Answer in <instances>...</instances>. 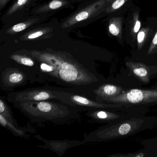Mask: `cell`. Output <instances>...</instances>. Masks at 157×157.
I'll list each match as a JSON object with an SVG mask.
<instances>
[{"instance_id": "1", "label": "cell", "mask_w": 157, "mask_h": 157, "mask_svg": "<svg viewBox=\"0 0 157 157\" xmlns=\"http://www.w3.org/2000/svg\"><path fill=\"white\" fill-rule=\"evenodd\" d=\"M157 124V117L134 113L122 120L108 124L92 133L87 141H103L127 137Z\"/></svg>"}, {"instance_id": "2", "label": "cell", "mask_w": 157, "mask_h": 157, "mask_svg": "<svg viewBox=\"0 0 157 157\" xmlns=\"http://www.w3.org/2000/svg\"><path fill=\"white\" fill-rule=\"evenodd\" d=\"M43 72L55 77L63 83L72 85H88L98 81L96 77L74 62L48 54L38 56Z\"/></svg>"}, {"instance_id": "3", "label": "cell", "mask_w": 157, "mask_h": 157, "mask_svg": "<svg viewBox=\"0 0 157 157\" xmlns=\"http://www.w3.org/2000/svg\"><path fill=\"white\" fill-rule=\"evenodd\" d=\"M13 103L14 106L34 122L63 123L78 117L76 107L63 102L44 101Z\"/></svg>"}, {"instance_id": "4", "label": "cell", "mask_w": 157, "mask_h": 157, "mask_svg": "<svg viewBox=\"0 0 157 157\" xmlns=\"http://www.w3.org/2000/svg\"><path fill=\"white\" fill-rule=\"evenodd\" d=\"M71 94L64 91L48 89H28L10 93L8 95V99L10 102L12 103L41 101L56 99L64 103L74 106L70 100Z\"/></svg>"}, {"instance_id": "5", "label": "cell", "mask_w": 157, "mask_h": 157, "mask_svg": "<svg viewBox=\"0 0 157 157\" xmlns=\"http://www.w3.org/2000/svg\"><path fill=\"white\" fill-rule=\"evenodd\" d=\"M102 102L121 104L130 106L147 107L157 105V90L130 89Z\"/></svg>"}, {"instance_id": "6", "label": "cell", "mask_w": 157, "mask_h": 157, "mask_svg": "<svg viewBox=\"0 0 157 157\" xmlns=\"http://www.w3.org/2000/svg\"><path fill=\"white\" fill-rule=\"evenodd\" d=\"M134 113H126L107 109H90L87 115L96 122L108 124L122 120Z\"/></svg>"}, {"instance_id": "7", "label": "cell", "mask_w": 157, "mask_h": 157, "mask_svg": "<svg viewBox=\"0 0 157 157\" xmlns=\"http://www.w3.org/2000/svg\"><path fill=\"white\" fill-rule=\"evenodd\" d=\"M126 65L130 72L144 84L150 83L154 73L156 72L150 67L140 62L128 61L126 62Z\"/></svg>"}, {"instance_id": "8", "label": "cell", "mask_w": 157, "mask_h": 157, "mask_svg": "<svg viewBox=\"0 0 157 157\" xmlns=\"http://www.w3.org/2000/svg\"><path fill=\"white\" fill-rule=\"evenodd\" d=\"M124 92V89L121 86L106 83L99 86L93 92L96 95L95 99L98 101L102 102L105 100L115 97Z\"/></svg>"}, {"instance_id": "9", "label": "cell", "mask_w": 157, "mask_h": 157, "mask_svg": "<svg viewBox=\"0 0 157 157\" xmlns=\"http://www.w3.org/2000/svg\"><path fill=\"white\" fill-rule=\"evenodd\" d=\"M25 80V74L17 69L6 70L2 74L1 83L6 87H16L22 84Z\"/></svg>"}, {"instance_id": "10", "label": "cell", "mask_w": 157, "mask_h": 157, "mask_svg": "<svg viewBox=\"0 0 157 157\" xmlns=\"http://www.w3.org/2000/svg\"><path fill=\"white\" fill-rule=\"evenodd\" d=\"M0 123L2 126L10 130L16 136L25 137L27 136L24 131L22 130L19 127L17 126L12 123H10L1 114H0Z\"/></svg>"}, {"instance_id": "11", "label": "cell", "mask_w": 157, "mask_h": 157, "mask_svg": "<svg viewBox=\"0 0 157 157\" xmlns=\"http://www.w3.org/2000/svg\"><path fill=\"white\" fill-rule=\"evenodd\" d=\"M77 142H57V141H49L47 144L48 148L55 150L58 153H61L65 152L68 149L70 148L71 146L73 147L74 143Z\"/></svg>"}, {"instance_id": "12", "label": "cell", "mask_w": 157, "mask_h": 157, "mask_svg": "<svg viewBox=\"0 0 157 157\" xmlns=\"http://www.w3.org/2000/svg\"><path fill=\"white\" fill-rule=\"evenodd\" d=\"M0 114L2 115L10 123L19 127L17 122L13 117L11 110L2 98L0 100Z\"/></svg>"}, {"instance_id": "13", "label": "cell", "mask_w": 157, "mask_h": 157, "mask_svg": "<svg viewBox=\"0 0 157 157\" xmlns=\"http://www.w3.org/2000/svg\"><path fill=\"white\" fill-rule=\"evenodd\" d=\"M13 59L22 65L28 67H33L34 65V62L31 59L25 57H21L20 56H14Z\"/></svg>"}, {"instance_id": "14", "label": "cell", "mask_w": 157, "mask_h": 157, "mask_svg": "<svg viewBox=\"0 0 157 157\" xmlns=\"http://www.w3.org/2000/svg\"><path fill=\"white\" fill-rule=\"evenodd\" d=\"M146 156V153L144 151H139L135 152L128 153H116L109 155L111 157H143Z\"/></svg>"}, {"instance_id": "15", "label": "cell", "mask_w": 157, "mask_h": 157, "mask_svg": "<svg viewBox=\"0 0 157 157\" xmlns=\"http://www.w3.org/2000/svg\"><path fill=\"white\" fill-rule=\"evenodd\" d=\"M89 13L87 11H82L77 14L75 17V20L76 21L79 22L84 21L88 18Z\"/></svg>"}, {"instance_id": "16", "label": "cell", "mask_w": 157, "mask_h": 157, "mask_svg": "<svg viewBox=\"0 0 157 157\" xmlns=\"http://www.w3.org/2000/svg\"><path fill=\"white\" fill-rule=\"evenodd\" d=\"M62 6V2L59 0H54L49 4V8L51 10L59 9Z\"/></svg>"}, {"instance_id": "17", "label": "cell", "mask_w": 157, "mask_h": 157, "mask_svg": "<svg viewBox=\"0 0 157 157\" xmlns=\"http://www.w3.org/2000/svg\"><path fill=\"white\" fill-rule=\"evenodd\" d=\"M109 30L110 33L114 36H117L120 32L119 29L114 24H111L109 25Z\"/></svg>"}, {"instance_id": "18", "label": "cell", "mask_w": 157, "mask_h": 157, "mask_svg": "<svg viewBox=\"0 0 157 157\" xmlns=\"http://www.w3.org/2000/svg\"><path fill=\"white\" fill-rule=\"evenodd\" d=\"M26 28V25L24 23H20L14 25L12 30L13 32H20L24 30Z\"/></svg>"}, {"instance_id": "19", "label": "cell", "mask_w": 157, "mask_h": 157, "mask_svg": "<svg viewBox=\"0 0 157 157\" xmlns=\"http://www.w3.org/2000/svg\"><path fill=\"white\" fill-rule=\"evenodd\" d=\"M124 2L125 0H116L113 3L112 8L114 10H117L120 8L124 3Z\"/></svg>"}, {"instance_id": "20", "label": "cell", "mask_w": 157, "mask_h": 157, "mask_svg": "<svg viewBox=\"0 0 157 157\" xmlns=\"http://www.w3.org/2000/svg\"><path fill=\"white\" fill-rule=\"evenodd\" d=\"M43 34H44V33L41 31L35 32V33H33L29 35V36H28V39H32L38 38V37H40L41 36L43 35Z\"/></svg>"}, {"instance_id": "21", "label": "cell", "mask_w": 157, "mask_h": 157, "mask_svg": "<svg viewBox=\"0 0 157 157\" xmlns=\"http://www.w3.org/2000/svg\"><path fill=\"white\" fill-rule=\"evenodd\" d=\"M27 0H18L17 3L13 7V9H12V11H14V10H16L18 7L24 5V4L27 2Z\"/></svg>"}, {"instance_id": "22", "label": "cell", "mask_w": 157, "mask_h": 157, "mask_svg": "<svg viewBox=\"0 0 157 157\" xmlns=\"http://www.w3.org/2000/svg\"><path fill=\"white\" fill-rule=\"evenodd\" d=\"M144 37H145V33L143 32H140L139 33L137 36V40L139 43H142L144 40Z\"/></svg>"}, {"instance_id": "23", "label": "cell", "mask_w": 157, "mask_h": 157, "mask_svg": "<svg viewBox=\"0 0 157 157\" xmlns=\"http://www.w3.org/2000/svg\"><path fill=\"white\" fill-rule=\"evenodd\" d=\"M140 23L139 21H137L136 22V25H135V27H134V31L135 33H137L139 31L140 28Z\"/></svg>"}, {"instance_id": "24", "label": "cell", "mask_w": 157, "mask_h": 157, "mask_svg": "<svg viewBox=\"0 0 157 157\" xmlns=\"http://www.w3.org/2000/svg\"><path fill=\"white\" fill-rule=\"evenodd\" d=\"M152 44L154 45H157V32L155 35L154 36V38L152 40Z\"/></svg>"}, {"instance_id": "25", "label": "cell", "mask_w": 157, "mask_h": 157, "mask_svg": "<svg viewBox=\"0 0 157 157\" xmlns=\"http://www.w3.org/2000/svg\"><path fill=\"white\" fill-rule=\"evenodd\" d=\"M152 89H156V90H157V83L156 84V85H155L154 86H153V88H152Z\"/></svg>"}, {"instance_id": "26", "label": "cell", "mask_w": 157, "mask_h": 157, "mask_svg": "<svg viewBox=\"0 0 157 157\" xmlns=\"http://www.w3.org/2000/svg\"><path fill=\"white\" fill-rule=\"evenodd\" d=\"M154 139L156 140V142H157V138H154Z\"/></svg>"}]
</instances>
